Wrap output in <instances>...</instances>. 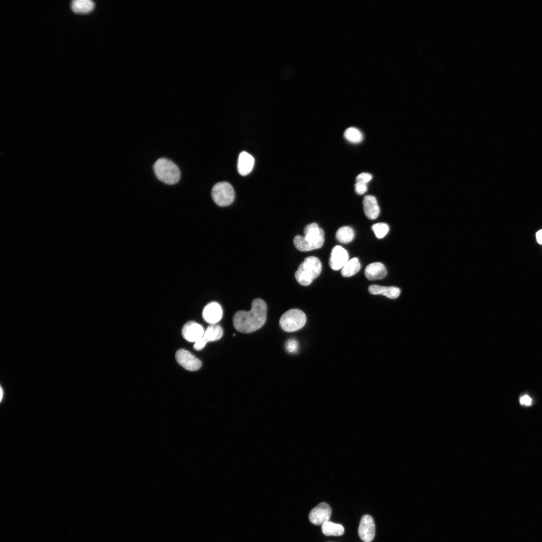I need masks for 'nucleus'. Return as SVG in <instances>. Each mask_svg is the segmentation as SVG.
Wrapping results in <instances>:
<instances>
[{"label": "nucleus", "instance_id": "nucleus-2", "mask_svg": "<svg viewBox=\"0 0 542 542\" xmlns=\"http://www.w3.org/2000/svg\"><path fill=\"white\" fill-rule=\"evenodd\" d=\"M304 235H296L294 243L299 250L310 251L321 247L324 241V231L316 223L307 225L304 230Z\"/></svg>", "mask_w": 542, "mask_h": 542}, {"label": "nucleus", "instance_id": "nucleus-7", "mask_svg": "<svg viewBox=\"0 0 542 542\" xmlns=\"http://www.w3.org/2000/svg\"><path fill=\"white\" fill-rule=\"evenodd\" d=\"M175 357L178 363L187 370L196 371L201 366V361L185 349H179Z\"/></svg>", "mask_w": 542, "mask_h": 542}, {"label": "nucleus", "instance_id": "nucleus-28", "mask_svg": "<svg viewBox=\"0 0 542 542\" xmlns=\"http://www.w3.org/2000/svg\"><path fill=\"white\" fill-rule=\"evenodd\" d=\"M536 237L538 243L540 244H542V229L536 232Z\"/></svg>", "mask_w": 542, "mask_h": 542}, {"label": "nucleus", "instance_id": "nucleus-16", "mask_svg": "<svg viewBox=\"0 0 542 542\" xmlns=\"http://www.w3.org/2000/svg\"><path fill=\"white\" fill-rule=\"evenodd\" d=\"M254 163V158L251 155L246 152H242L240 153L238 159V173L242 176L247 175L252 170Z\"/></svg>", "mask_w": 542, "mask_h": 542}, {"label": "nucleus", "instance_id": "nucleus-29", "mask_svg": "<svg viewBox=\"0 0 542 542\" xmlns=\"http://www.w3.org/2000/svg\"><path fill=\"white\" fill-rule=\"evenodd\" d=\"M4 396H5L4 390L2 386H1V402H2L3 398L4 397Z\"/></svg>", "mask_w": 542, "mask_h": 542}, {"label": "nucleus", "instance_id": "nucleus-8", "mask_svg": "<svg viewBox=\"0 0 542 542\" xmlns=\"http://www.w3.org/2000/svg\"><path fill=\"white\" fill-rule=\"evenodd\" d=\"M223 333V329L220 325H210L205 330L202 337L194 343V348L196 350H201L208 342L219 340L222 337Z\"/></svg>", "mask_w": 542, "mask_h": 542}, {"label": "nucleus", "instance_id": "nucleus-26", "mask_svg": "<svg viewBox=\"0 0 542 542\" xmlns=\"http://www.w3.org/2000/svg\"><path fill=\"white\" fill-rule=\"evenodd\" d=\"M355 191L358 195H362L365 193L367 190L366 184L356 182L355 184Z\"/></svg>", "mask_w": 542, "mask_h": 542}, {"label": "nucleus", "instance_id": "nucleus-15", "mask_svg": "<svg viewBox=\"0 0 542 542\" xmlns=\"http://www.w3.org/2000/svg\"><path fill=\"white\" fill-rule=\"evenodd\" d=\"M364 214L369 219H375L379 215L380 208L376 199L372 195L365 196L363 200Z\"/></svg>", "mask_w": 542, "mask_h": 542}, {"label": "nucleus", "instance_id": "nucleus-21", "mask_svg": "<svg viewBox=\"0 0 542 542\" xmlns=\"http://www.w3.org/2000/svg\"><path fill=\"white\" fill-rule=\"evenodd\" d=\"M336 237L339 242L342 243H349L354 239V230L349 226H342L337 230Z\"/></svg>", "mask_w": 542, "mask_h": 542}, {"label": "nucleus", "instance_id": "nucleus-5", "mask_svg": "<svg viewBox=\"0 0 542 542\" xmlns=\"http://www.w3.org/2000/svg\"><path fill=\"white\" fill-rule=\"evenodd\" d=\"M306 322L305 314L298 309L287 311L281 317L280 325L287 332H295L301 329Z\"/></svg>", "mask_w": 542, "mask_h": 542}, {"label": "nucleus", "instance_id": "nucleus-24", "mask_svg": "<svg viewBox=\"0 0 542 542\" xmlns=\"http://www.w3.org/2000/svg\"><path fill=\"white\" fill-rule=\"evenodd\" d=\"M286 349L288 352L294 353L297 352L299 349V343L295 339H290L286 343Z\"/></svg>", "mask_w": 542, "mask_h": 542}, {"label": "nucleus", "instance_id": "nucleus-22", "mask_svg": "<svg viewBox=\"0 0 542 542\" xmlns=\"http://www.w3.org/2000/svg\"><path fill=\"white\" fill-rule=\"evenodd\" d=\"M345 138L352 143H359L362 141L363 136L357 128L351 127L347 128L344 133Z\"/></svg>", "mask_w": 542, "mask_h": 542}, {"label": "nucleus", "instance_id": "nucleus-20", "mask_svg": "<svg viewBox=\"0 0 542 542\" xmlns=\"http://www.w3.org/2000/svg\"><path fill=\"white\" fill-rule=\"evenodd\" d=\"M361 265L359 259L354 257L348 260L342 267L341 275L344 277H349L356 274L360 269Z\"/></svg>", "mask_w": 542, "mask_h": 542}, {"label": "nucleus", "instance_id": "nucleus-14", "mask_svg": "<svg viewBox=\"0 0 542 542\" xmlns=\"http://www.w3.org/2000/svg\"><path fill=\"white\" fill-rule=\"evenodd\" d=\"M364 274L366 278L370 281L381 280L386 277L387 270L383 264L376 262L367 265Z\"/></svg>", "mask_w": 542, "mask_h": 542}, {"label": "nucleus", "instance_id": "nucleus-23", "mask_svg": "<svg viewBox=\"0 0 542 542\" xmlns=\"http://www.w3.org/2000/svg\"><path fill=\"white\" fill-rule=\"evenodd\" d=\"M371 229L376 237L380 239L387 234L389 228L388 225L385 223H377L372 225Z\"/></svg>", "mask_w": 542, "mask_h": 542}, {"label": "nucleus", "instance_id": "nucleus-6", "mask_svg": "<svg viewBox=\"0 0 542 542\" xmlns=\"http://www.w3.org/2000/svg\"><path fill=\"white\" fill-rule=\"evenodd\" d=\"M212 197L214 202L221 207L231 204L235 198L232 186L228 182H221L216 184L212 189Z\"/></svg>", "mask_w": 542, "mask_h": 542}, {"label": "nucleus", "instance_id": "nucleus-12", "mask_svg": "<svg viewBox=\"0 0 542 542\" xmlns=\"http://www.w3.org/2000/svg\"><path fill=\"white\" fill-rule=\"evenodd\" d=\"M204 331L201 325L194 321H189L183 327L182 334L187 341L195 343L202 337Z\"/></svg>", "mask_w": 542, "mask_h": 542}, {"label": "nucleus", "instance_id": "nucleus-13", "mask_svg": "<svg viewBox=\"0 0 542 542\" xmlns=\"http://www.w3.org/2000/svg\"><path fill=\"white\" fill-rule=\"evenodd\" d=\"M222 315V307L216 302H211L206 305L202 312L203 319L210 325L216 324L221 319Z\"/></svg>", "mask_w": 542, "mask_h": 542}, {"label": "nucleus", "instance_id": "nucleus-25", "mask_svg": "<svg viewBox=\"0 0 542 542\" xmlns=\"http://www.w3.org/2000/svg\"><path fill=\"white\" fill-rule=\"evenodd\" d=\"M372 178V177L370 174L367 173H362L359 174L356 177V182L366 184L371 180Z\"/></svg>", "mask_w": 542, "mask_h": 542}, {"label": "nucleus", "instance_id": "nucleus-9", "mask_svg": "<svg viewBox=\"0 0 542 542\" xmlns=\"http://www.w3.org/2000/svg\"><path fill=\"white\" fill-rule=\"evenodd\" d=\"M332 510L326 503L321 502L311 510L309 515L310 521L315 525H322L329 521Z\"/></svg>", "mask_w": 542, "mask_h": 542}, {"label": "nucleus", "instance_id": "nucleus-19", "mask_svg": "<svg viewBox=\"0 0 542 542\" xmlns=\"http://www.w3.org/2000/svg\"><path fill=\"white\" fill-rule=\"evenodd\" d=\"M322 531L325 535L340 536L344 532V528L341 524L327 521L322 525Z\"/></svg>", "mask_w": 542, "mask_h": 542}, {"label": "nucleus", "instance_id": "nucleus-4", "mask_svg": "<svg viewBox=\"0 0 542 542\" xmlns=\"http://www.w3.org/2000/svg\"><path fill=\"white\" fill-rule=\"evenodd\" d=\"M157 178L161 182L169 185L177 183L181 177L180 171L177 165L170 160L160 158L153 166Z\"/></svg>", "mask_w": 542, "mask_h": 542}, {"label": "nucleus", "instance_id": "nucleus-10", "mask_svg": "<svg viewBox=\"0 0 542 542\" xmlns=\"http://www.w3.org/2000/svg\"><path fill=\"white\" fill-rule=\"evenodd\" d=\"M375 524L373 518L369 515L365 514L361 518L358 533L360 539L364 542H370L374 537Z\"/></svg>", "mask_w": 542, "mask_h": 542}, {"label": "nucleus", "instance_id": "nucleus-1", "mask_svg": "<svg viewBox=\"0 0 542 542\" xmlns=\"http://www.w3.org/2000/svg\"><path fill=\"white\" fill-rule=\"evenodd\" d=\"M267 306L261 299H255L251 303L250 311L237 312L233 318V324L237 331L248 333L260 328L266 318Z\"/></svg>", "mask_w": 542, "mask_h": 542}, {"label": "nucleus", "instance_id": "nucleus-3", "mask_svg": "<svg viewBox=\"0 0 542 542\" xmlns=\"http://www.w3.org/2000/svg\"><path fill=\"white\" fill-rule=\"evenodd\" d=\"M322 264L315 256H309L300 264L295 274L297 281L301 285L308 286L321 273Z\"/></svg>", "mask_w": 542, "mask_h": 542}, {"label": "nucleus", "instance_id": "nucleus-18", "mask_svg": "<svg viewBox=\"0 0 542 542\" xmlns=\"http://www.w3.org/2000/svg\"><path fill=\"white\" fill-rule=\"evenodd\" d=\"M70 7L75 13L85 14L92 11L94 3L90 0H73L71 2Z\"/></svg>", "mask_w": 542, "mask_h": 542}, {"label": "nucleus", "instance_id": "nucleus-11", "mask_svg": "<svg viewBox=\"0 0 542 542\" xmlns=\"http://www.w3.org/2000/svg\"><path fill=\"white\" fill-rule=\"evenodd\" d=\"M347 251L342 246H334L331 252L329 263L330 267L335 270H339L345 265L348 260Z\"/></svg>", "mask_w": 542, "mask_h": 542}, {"label": "nucleus", "instance_id": "nucleus-17", "mask_svg": "<svg viewBox=\"0 0 542 542\" xmlns=\"http://www.w3.org/2000/svg\"><path fill=\"white\" fill-rule=\"evenodd\" d=\"M369 292L373 295H382L391 299L397 298L400 295V290L395 287H384L376 285L368 287Z\"/></svg>", "mask_w": 542, "mask_h": 542}, {"label": "nucleus", "instance_id": "nucleus-27", "mask_svg": "<svg viewBox=\"0 0 542 542\" xmlns=\"http://www.w3.org/2000/svg\"><path fill=\"white\" fill-rule=\"evenodd\" d=\"M519 402L521 405L528 406L531 405L532 400L528 395L525 394L520 398Z\"/></svg>", "mask_w": 542, "mask_h": 542}]
</instances>
